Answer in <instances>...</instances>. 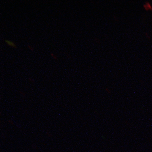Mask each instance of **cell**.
<instances>
[{
	"label": "cell",
	"instance_id": "1",
	"mask_svg": "<svg viewBox=\"0 0 152 152\" xmlns=\"http://www.w3.org/2000/svg\"><path fill=\"white\" fill-rule=\"evenodd\" d=\"M5 41L10 46L14 47L15 48H16L17 47L16 45H15L14 43L8 40H6Z\"/></svg>",
	"mask_w": 152,
	"mask_h": 152
}]
</instances>
